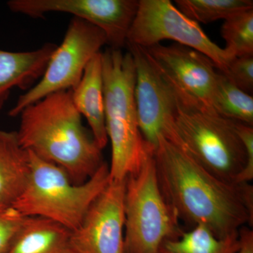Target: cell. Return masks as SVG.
I'll return each mask as SVG.
<instances>
[{
  "label": "cell",
  "instance_id": "cell-15",
  "mask_svg": "<svg viewBox=\"0 0 253 253\" xmlns=\"http://www.w3.org/2000/svg\"><path fill=\"white\" fill-rule=\"evenodd\" d=\"M31 174V156L20 144L16 131L0 129V204H14Z\"/></svg>",
  "mask_w": 253,
  "mask_h": 253
},
{
  "label": "cell",
  "instance_id": "cell-3",
  "mask_svg": "<svg viewBox=\"0 0 253 253\" xmlns=\"http://www.w3.org/2000/svg\"><path fill=\"white\" fill-rule=\"evenodd\" d=\"M207 109L179 107L162 135L228 183L253 179V127Z\"/></svg>",
  "mask_w": 253,
  "mask_h": 253
},
{
  "label": "cell",
  "instance_id": "cell-7",
  "mask_svg": "<svg viewBox=\"0 0 253 253\" xmlns=\"http://www.w3.org/2000/svg\"><path fill=\"white\" fill-rule=\"evenodd\" d=\"M106 44L108 41L104 31L87 21L73 17L62 43L51 54L44 74L18 97L9 116H19L25 108L48 95L72 90L81 81L88 63Z\"/></svg>",
  "mask_w": 253,
  "mask_h": 253
},
{
  "label": "cell",
  "instance_id": "cell-13",
  "mask_svg": "<svg viewBox=\"0 0 253 253\" xmlns=\"http://www.w3.org/2000/svg\"><path fill=\"white\" fill-rule=\"evenodd\" d=\"M56 46L53 43H46L33 51L0 49V111L13 89L28 90L41 79Z\"/></svg>",
  "mask_w": 253,
  "mask_h": 253
},
{
  "label": "cell",
  "instance_id": "cell-20",
  "mask_svg": "<svg viewBox=\"0 0 253 253\" xmlns=\"http://www.w3.org/2000/svg\"><path fill=\"white\" fill-rule=\"evenodd\" d=\"M221 34L224 49L235 58L253 56V9L245 10L224 20Z\"/></svg>",
  "mask_w": 253,
  "mask_h": 253
},
{
  "label": "cell",
  "instance_id": "cell-1",
  "mask_svg": "<svg viewBox=\"0 0 253 253\" xmlns=\"http://www.w3.org/2000/svg\"><path fill=\"white\" fill-rule=\"evenodd\" d=\"M158 184L179 222L207 226L217 237L253 225V188L216 177L182 148L161 134L154 152Z\"/></svg>",
  "mask_w": 253,
  "mask_h": 253
},
{
  "label": "cell",
  "instance_id": "cell-2",
  "mask_svg": "<svg viewBox=\"0 0 253 253\" xmlns=\"http://www.w3.org/2000/svg\"><path fill=\"white\" fill-rule=\"evenodd\" d=\"M18 141L23 149L62 168L75 184H82L102 166V153L83 126L71 90L58 91L20 113Z\"/></svg>",
  "mask_w": 253,
  "mask_h": 253
},
{
  "label": "cell",
  "instance_id": "cell-8",
  "mask_svg": "<svg viewBox=\"0 0 253 253\" xmlns=\"http://www.w3.org/2000/svg\"><path fill=\"white\" fill-rule=\"evenodd\" d=\"M169 40L202 53L224 73L235 57L211 41L199 23L190 19L169 0H139L126 43L147 48Z\"/></svg>",
  "mask_w": 253,
  "mask_h": 253
},
{
  "label": "cell",
  "instance_id": "cell-6",
  "mask_svg": "<svg viewBox=\"0 0 253 253\" xmlns=\"http://www.w3.org/2000/svg\"><path fill=\"white\" fill-rule=\"evenodd\" d=\"M154 152L150 151L141 168L126 178L124 253H159L166 240L183 231L160 189Z\"/></svg>",
  "mask_w": 253,
  "mask_h": 253
},
{
  "label": "cell",
  "instance_id": "cell-4",
  "mask_svg": "<svg viewBox=\"0 0 253 253\" xmlns=\"http://www.w3.org/2000/svg\"><path fill=\"white\" fill-rule=\"evenodd\" d=\"M105 124L111 144V180L136 172L149 151L138 125L134 97L136 70L129 51L108 48L101 52Z\"/></svg>",
  "mask_w": 253,
  "mask_h": 253
},
{
  "label": "cell",
  "instance_id": "cell-14",
  "mask_svg": "<svg viewBox=\"0 0 253 253\" xmlns=\"http://www.w3.org/2000/svg\"><path fill=\"white\" fill-rule=\"evenodd\" d=\"M73 104L84 116L90 131L100 149L108 144L103 88L102 61L100 51L88 63L81 81L71 90Z\"/></svg>",
  "mask_w": 253,
  "mask_h": 253
},
{
  "label": "cell",
  "instance_id": "cell-19",
  "mask_svg": "<svg viewBox=\"0 0 253 253\" xmlns=\"http://www.w3.org/2000/svg\"><path fill=\"white\" fill-rule=\"evenodd\" d=\"M174 2L190 19L206 24L253 9L252 0H176Z\"/></svg>",
  "mask_w": 253,
  "mask_h": 253
},
{
  "label": "cell",
  "instance_id": "cell-9",
  "mask_svg": "<svg viewBox=\"0 0 253 253\" xmlns=\"http://www.w3.org/2000/svg\"><path fill=\"white\" fill-rule=\"evenodd\" d=\"M144 49L175 93L179 107L214 111L212 100L219 71L212 60L177 43Z\"/></svg>",
  "mask_w": 253,
  "mask_h": 253
},
{
  "label": "cell",
  "instance_id": "cell-10",
  "mask_svg": "<svg viewBox=\"0 0 253 253\" xmlns=\"http://www.w3.org/2000/svg\"><path fill=\"white\" fill-rule=\"evenodd\" d=\"M6 4L12 12L34 18L51 12L72 14L104 31L110 48L121 49L126 46L139 0H11Z\"/></svg>",
  "mask_w": 253,
  "mask_h": 253
},
{
  "label": "cell",
  "instance_id": "cell-22",
  "mask_svg": "<svg viewBox=\"0 0 253 253\" xmlns=\"http://www.w3.org/2000/svg\"><path fill=\"white\" fill-rule=\"evenodd\" d=\"M222 74L241 90L250 94L253 89V56L235 58Z\"/></svg>",
  "mask_w": 253,
  "mask_h": 253
},
{
  "label": "cell",
  "instance_id": "cell-18",
  "mask_svg": "<svg viewBox=\"0 0 253 253\" xmlns=\"http://www.w3.org/2000/svg\"><path fill=\"white\" fill-rule=\"evenodd\" d=\"M212 109L219 116L253 126V98L241 90L219 72L213 95Z\"/></svg>",
  "mask_w": 253,
  "mask_h": 253
},
{
  "label": "cell",
  "instance_id": "cell-16",
  "mask_svg": "<svg viewBox=\"0 0 253 253\" xmlns=\"http://www.w3.org/2000/svg\"><path fill=\"white\" fill-rule=\"evenodd\" d=\"M71 233L66 228L49 219L26 217L5 253H74Z\"/></svg>",
  "mask_w": 253,
  "mask_h": 253
},
{
  "label": "cell",
  "instance_id": "cell-5",
  "mask_svg": "<svg viewBox=\"0 0 253 253\" xmlns=\"http://www.w3.org/2000/svg\"><path fill=\"white\" fill-rule=\"evenodd\" d=\"M29 154V181L12 206L24 217L44 218L76 230L111 180L107 163L84 183L75 184L62 168Z\"/></svg>",
  "mask_w": 253,
  "mask_h": 253
},
{
  "label": "cell",
  "instance_id": "cell-17",
  "mask_svg": "<svg viewBox=\"0 0 253 253\" xmlns=\"http://www.w3.org/2000/svg\"><path fill=\"white\" fill-rule=\"evenodd\" d=\"M240 246L239 231L221 239L207 226L199 224L181 231L175 239L166 240L159 253H239Z\"/></svg>",
  "mask_w": 253,
  "mask_h": 253
},
{
  "label": "cell",
  "instance_id": "cell-12",
  "mask_svg": "<svg viewBox=\"0 0 253 253\" xmlns=\"http://www.w3.org/2000/svg\"><path fill=\"white\" fill-rule=\"evenodd\" d=\"M126 179L110 180L71 231L74 253H124V200Z\"/></svg>",
  "mask_w": 253,
  "mask_h": 253
},
{
  "label": "cell",
  "instance_id": "cell-11",
  "mask_svg": "<svg viewBox=\"0 0 253 253\" xmlns=\"http://www.w3.org/2000/svg\"><path fill=\"white\" fill-rule=\"evenodd\" d=\"M126 46L135 65L134 97L139 130L156 150L158 136L179 110V100L144 48L129 43Z\"/></svg>",
  "mask_w": 253,
  "mask_h": 253
},
{
  "label": "cell",
  "instance_id": "cell-21",
  "mask_svg": "<svg viewBox=\"0 0 253 253\" xmlns=\"http://www.w3.org/2000/svg\"><path fill=\"white\" fill-rule=\"evenodd\" d=\"M25 218L12 205L0 204V253H5L9 249Z\"/></svg>",
  "mask_w": 253,
  "mask_h": 253
},
{
  "label": "cell",
  "instance_id": "cell-23",
  "mask_svg": "<svg viewBox=\"0 0 253 253\" xmlns=\"http://www.w3.org/2000/svg\"><path fill=\"white\" fill-rule=\"evenodd\" d=\"M240 250L239 253H253V231L245 226L239 229Z\"/></svg>",
  "mask_w": 253,
  "mask_h": 253
}]
</instances>
